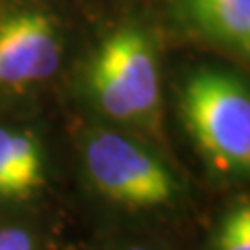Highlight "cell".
<instances>
[{
    "label": "cell",
    "instance_id": "52a82bcc",
    "mask_svg": "<svg viewBox=\"0 0 250 250\" xmlns=\"http://www.w3.org/2000/svg\"><path fill=\"white\" fill-rule=\"evenodd\" d=\"M217 250H250V208L246 202L223 217L217 231Z\"/></svg>",
    "mask_w": 250,
    "mask_h": 250
},
{
    "label": "cell",
    "instance_id": "9c48e42d",
    "mask_svg": "<svg viewBox=\"0 0 250 250\" xmlns=\"http://www.w3.org/2000/svg\"><path fill=\"white\" fill-rule=\"evenodd\" d=\"M127 250H150V248H146V246H131V248H127Z\"/></svg>",
    "mask_w": 250,
    "mask_h": 250
},
{
    "label": "cell",
    "instance_id": "5b68a950",
    "mask_svg": "<svg viewBox=\"0 0 250 250\" xmlns=\"http://www.w3.org/2000/svg\"><path fill=\"white\" fill-rule=\"evenodd\" d=\"M177 21L208 44L236 54L250 48V0H171Z\"/></svg>",
    "mask_w": 250,
    "mask_h": 250
},
{
    "label": "cell",
    "instance_id": "8992f818",
    "mask_svg": "<svg viewBox=\"0 0 250 250\" xmlns=\"http://www.w3.org/2000/svg\"><path fill=\"white\" fill-rule=\"evenodd\" d=\"M46 184V150L34 131L0 125V200H27Z\"/></svg>",
    "mask_w": 250,
    "mask_h": 250
},
{
    "label": "cell",
    "instance_id": "7a4b0ae2",
    "mask_svg": "<svg viewBox=\"0 0 250 250\" xmlns=\"http://www.w3.org/2000/svg\"><path fill=\"white\" fill-rule=\"evenodd\" d=\"M182 117L194 144L221 175L250 169V96L242 77L219 67H200L184 80Z\"/></svg>",
    "mask_w": 250,
    "mask_h": 250
},
{
    "label": "cell",
    "instance_id": "6da1fadb",
    "mask_svg": "<svg viewBox=\"0 0 250 250\" xmlns=\"http://www.w3.org/2000/svg\"><path fill=\"white\" fill-rule=\"evenodd\" d=\"M82 90L108 121L152 129L161 117V61L154 31L140 19L111 25L83 61Z\"/></svg>",
    "mask_w": 250,
    "mask_h": 250
},
{
    "label": "cell",
    "instance_id": "3957f363",
    "mask_svg": "<svg viewBox=\"0 0 250 250\" xmlns=\"http://www.w3.org/2000/svg\"><path fill=\"white\" fill-rule=\"evenodd\" d=\"M82 161L92 186L121 207H165L182 188L177 175L150 146L106 125H92L83 131Z\"/></svg>",
    "mask_w": 250,
    "mask_h": 250
},
{
    "label": "cell",
    "instance_id": "ba28073f",
    "mask_svg": "<svg viewBox=\"0 0 250 250\" xmlns=\"http://www.w3.org/2000/svg\"><path fill=\"white\" fill-rule=\"evenodd\" d=\"M0 250H36V244L27 229L0 228Z\"/></svg>",
    "mask_w": 250,
    "mask_h": 250
},
{
    "label": "cell",
    "instance_id": "277c9868",
    "mask_svg": "<svg viewBox=\"0 0 250 250\" xmlns=\"http://www.w3.org/2000/svg\"><path fill=\"white\" fill-rule=\"evenodd\" d=\"M67 31L40 0L0 4V94L21 96L50 82L65 59Z\"/></svg>",
    "mask_w": 250,
    "mask_h": 250
}]
</instances>
